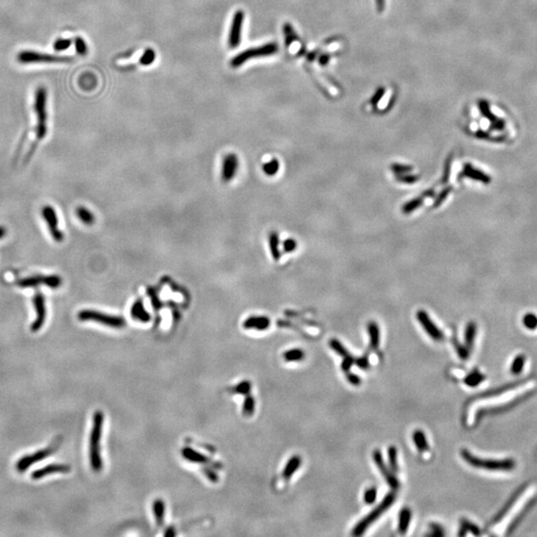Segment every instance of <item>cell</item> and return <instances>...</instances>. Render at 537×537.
<instances>
[{"instance_id": "1", "label": "cell", "mask_w": 537, "mask_h": 537, "mask_svg": "<svg viewBox=\"0 0 537 537\" xmlns=\"http://www.w3.org/2000/svg\"><path fill=\"white\" fill-rule=\"evenodd\" d=\"M537 485L531 484L526 486L519 494L513 499L511 506L503 512L492 525V530L498 534L504 535L508 531L509 527L514 522L516 517L523 512L531 500L536 496Z\"/></svg>"}, {"instance_id": "2", "label": "cell", "mask_w": 537, "mask_h": 537, "mask_svg": "<svg viewBox=\"0 0 537 537\" xmlns=\"http://www.w3.org/2000/svg\"><path fill=\"white\" fill-rule=\"evenodd\" d=\"M104 416L102 411H97L93 416V427L90 436V463L95 472H100L102 469L101 457V439Z\"/></svg>"}, {"instance_id": "3", "label": "cell", "mask_w": 537, "mask_h": 537, "mask_svg": "<svg viewBox=\"0 0 537 537\" xmlns=\"http://www.w3.org/2000/svg\"><path fill=\"white\" fill-rule=\"evenodd\" d=\"M34 112L36 114L37 126L35 129L36 142L43 139L47 134V91L44 87H39L35 93Z\"/></svg>"}, {"instance_id": "4", "label": "cell", "mask_w": 537, "mask_h": 537, "mask_svg": "<svg viewBox=\"0 0 537 537\" xmlns=\"http://www.w3.org/2000/svg\"><path fill=\"white\" fill-rule=\"evenodd\" d=\"M78 319L82 321H96L109 328L122 329L126 326L124 317L119 315L108 314L94 309H83L78 313Z\"/></svg>"}, {"instance_id": "5", "label": "cell", "mask_w": 537, "mask_h": 537, "mask_svg": "<svg viewBox=\"0 0 537 537\" xmlns=\"http://www.w3.org/2000/svg\"><path fill=\"white\" fill-rule=\"evenodd\" d=\"M461 457L468 463L475 468L484 469L487 471H511L515 463L513 460H484L481 458H477L473 456L470 452L467 450L461 451Z\"/></svg>"}, {"instance_id": "6", "label": "cell", "mask_w": 537, "mask_h": 537, "mask_svg": "<svg viewBox=\"0 0 537 537\" xmlns=\"http://www.w3.org/2000/svg\"><path fill=\"white\" fill-rule=\"evenodd\" d=\"M278 51H279V46L277 45V43H275V42L267 43V44H265L263 46L256 47V48H251V49L245 50V51L238 54L237 56H235L231 60L230 65L233 68H239L240 66H242L244 63H246L247 61H249L251 59L272 56V55L277 54Z\"/></svg>"}, {"instance_id": "7", "label": "cell", "mask_w": 537, "mask_h": 537, "mask_svg": "<svg viewBox=\"0 0 537 537\" xmlns=\"http://www.w3.org/2000/svg\"><path fill=\"white\" fill-rule=\"evenodd\" d=\"M62 440H63L62 437L59 436L52 442V444L49 447H47V448H45L43 450H39V451L35 452L34 454L27 455V456L22 457L20 460L16 462L15 469L17 470V472L23 473V472L27 471L33 463L38 462L40 460H45L47 457L51 456L58 450V448L62 444Z\"/></svg>"}, {"instance_id": "8", "label": "cell", "mask_w": 537, "mask_h": 537, "mask_svg": "<svg viewBox=\"0 0 537 537\" xmlns=\"http://www.w3.org/2000/svg\"><path fill=\"white\" fill-rule=\"evenodd\" d=\"M394 500H395V494L392 492L388 493L384 497L383 502L377 508H375L367 516H365L358 524H356V526L354 527L352 531V534L355 536L363 534L366 531V529L392 506Z\"/></svg>"}, {"instance_id": "9", "label": "cell", "mask_w": 537, "mask_h": 537, "mask_svg": "<svg viewBox=\"0 0 537 537\" xmlns=\"http://www.w3.org/2000/svg\"><path fill=\"white\" fill-rule=\"evenodd\" d=\"M17 60L21 64H54L70 62L71 58L36 51H21L17 55Z\"/></svg>"}, {"instance_id": "10", "label": "cell", "mask_w": 537, "mask_h": 537, "mask_svg": "<svg viewBox=\"0 0 537 537\" xmlns=\"http://www.w3.org/2000/svg\"><path fill=\"white\" fill-rule=\"evenodd\" d=\"M39 284H45L52 289H57L62 284V279L61 277L57 275H51V276L36 275L32 277H27L25 279L17 281V285L21 288H34Z\"/></svg>"}, {"instance_id": "11", "label": "cell", "mask_w": 537, "mask_h": 537, "mask_svg": "<svg viewBox=\"0 0 537 537\" xmlns=\"http://www.w3.org/2000/svg\"><path fill=\"white\" fill-rule=\"evenodd\" d=\"M33 303L37 315L34 323L31 325L30 330L32 333H37L42 329L46 320V307L44 296L41 293L37 292L33 298Z\"/></svg>"}, {"instance_id": "12", "label": "cell", "mask_w": 537, "mask_h": 537, "mask_svg": "<svg viewBox=\"0 0 537 537\" xmlns=\"http://www.w3.org/2000/svg\"><path fill=\"white\" fill-rule=\"evenodd\" d=\"M244 12L242 10L236 11L234 14L232 25H231L230 34H229V46L230 48H237L241 44L242 39V28L244 22Z\"/></svg>"}, {"instance_id": "13", "label": "cell", "mask_w": 537, "mask_h": 537, "mask_svg": "<svg viewBox=\"0 0 537 537\" xmlns=\"http://www.w3.org/2000/svg\"><path fill=\"white\" fill-rule=\"evenodd\" d=\"M42 215L49 226L52 238L57 242H62L64 240V234L58 229V217L54 208L51 206H44L42 209Z\"/></svg>"}, {"instance_id": "14", "label": "cell", "mask_w": 537, "mask_h": 537, "mask_svg": "<svg viewBox=\"0 0 537 537\" xmlns=\"http://www.w3.org/2000/svg\"><path fill=\"white\" fill-rule=\"evenodd\" d=\"M417 319L421 324V326L424 328L426 333H428L436 341H441L444 338V334L441 332V330L433 323V320L430 318L428 313L425 310H418L417 311Z\"/></svg>"}, {"instance_id": "15", "label": "cell", "mask_w": 537, "mask_h": 537, "mask_svg": "<svg viewBox=\"0 0 537 537\" xmlns=\"http://www.w3.org/2000/svg\"><path fill=\"white\" fill-rule=\"evenodd\" d=\"M239 166V160L235 154L225 155L222 161L221 167V178L223 182H230L235 177Z\"/></svg>"}, {"instance_id": "16", "label": "cell", "mask_w": 537, "mask_h": 537, "mask_svg": "<svg viewBox=\"0 0 537 537\" xmlns=\"http://www.w3.org/2000/svg\"><path fill=\"white\" fill-rule=\"evenodd\" d=\"M71 471V467L69 464H63V463H52L49 466H46L42 469L36 470L32 473L31 479L37 481L40 479H43L47 476H50L53 474H67Z\"/></svg>"}, {"instance_id": "17", "label": "cell", "mask_w": 537, "mask_h": 537, "mask_svg": "<svg viewBox=\"0 0 537 537\" xmlns=\"http://www.w3.org/2000/svg\"><path fill=\"white\" fill-rule=\"evenodd\" d=\"M373 460L376 462V464H377L379 471L381 472V474L383 475V477L385 478V481L387 482V484L391 486L393 489L398 488V487H399V482H398V480L396 479V477L392 474V472H391V471L387 468V466L385 464L380 451L376 450V451L373 453Z\"/></svg>"}, {"instance_id": "18", "label": "cell", "mask_w": 537, "mask_h": 537, "mask_svg": "<svg viewBox=\"0 0 537 537\" xmlns=\"http://www.w3.org/2000/svg\"><path fill=\"white\" fill-rule=\"evenodd\" d=\"M271 326V320L265 315H251L243 323V328L246 330H254L257 332H264Z\"/></svg>"}, {"instance_id": "19", "label": "cell", "mask_w": 537, "mask_h": 537, "mask_svg": "<svg viewBox=\"0 0 537 537\" xmlns=\"http://www.w3.org/2000/svg\"><path fill=\"white\" fill-rule=\"evenodd\" d=\"M479 109H480L481 114L490 122V129L503 130L505 128L506 122L504 120H502V119H498L497 117H495L491 113L488 102H486V101H484V100L480 101L479 102Z\"/></svg>"}, {"instance_id": "20", "label": "cell", "mask_w": 537, "mask_h": 537, "mask_svg": "<svg viewBox=\"0 0 537 537\" xmlns=\"http://www.w3.org/2000/svg\"><path fill=\"white\" fill-rule=\"evenodd\" d=\"M460 177H468V178L473 179V180H476V181H480V182L485 183V184H488L491 181L490 176H488L486 173L483 172L482 170L475 168L471 163H466L463 165L462 170H461V172L459 175V178H460Z\"/></svg>"}, {"instance_id": "21", "label": "cell", "mask_w": 537, "mask_h": 537, "mask_svg": "<svg viewBox=\"0 0 537 537\" xmlns=\"http://www.w3.org/2000/svg\"><path fill=\"white\" fill-rule=\"evenodd\" d=\"M130 315L133 319L138 320L144 324L149 323L152 318L150 312L146 309L141 300H137L132 304L131 308H130Z\"/></svg>"}, {"instance_id": "22", "label": "cell", "mask_w": 537, "mask_h": 537, "mask_svg": "<svg viewBox=\"0 0 537 537\" xmlns=\"http://www.w3.org/2000/svg\"><path fill=\"white\" fill-rule=\"evenodd\" d=\"M181 456L184 460L189 461V462H192V463H201V464H205L207 462H209V459L208 457H206L205 455H203L202 453L192 449V448H189V447H185V448H182L181 449Z\"/></svg>"}, {"instance_id": "23", "label": "cell", "mask_w": 537, "mask_h": 537, "mask_svg": "<svg viewBox=\"0 0 537 537\" xmlns=\"http://www.w3.org/2000/svg\"><path fill=\"white\" fill-rule=\"evenodd\" d=\"M302 463V459L300 456H293L289 461L287 462L283 471H282V477L285 480H289L293 477V475L299 470Z\"/></svg>"}, {"instance_id": "24", "label": "cell", "mask_w": 537, "mask_h": 537, "mask_svg": "<svg viewBox=\"0 0 537 537\" xmlns=\"http://www.w3.org/2000/svg\"><path fill=\"white\" fill-rule=\"evenodd\" d=\"M269 246L271 254L275 259V261H279L281 254L280 250V237L277 232H271L269 234Z\"/></svg>"}, {"instance_id": "25", "label": "cell", "mask_w": 537, "mask_h": 537, "mask_svg": "<svg viewBox=\"0 0 537 537\" xmlns=\"http://www.w3.org/2000/svg\"><path fill=\"white\" fill-rule=\"evenodd\" d=\"M154 518L157 526H162L164 522V512H165V504L162 499L157 498L153 505Z\"/></svg>"}, {"instance_id": "26", "label": "cell", "mask_w": 537, "mask_h": 537, "mask_svg": "<svg viewBox=\"0 0 537 537\" xmlns=\"http://www.w3.org/2000/svg\"><path fill=\"white\" fill-rule=\"evenodd\" d=\"M368 333L370 337V346L372 349H377L380 341V331L379 327L375 321H370L368 324Z\"/></svg>"}, {"instance_id": "27", "label": "cell", "mask_w": 537, "mask_h": 537, "mask_svg": "<svg viewBox=\"0 0 537 537\" xmlns=\"http://www.w3.org/2000/svg\"><path fill=\"white\" fill-rule=\"evenodd\" d=\"M282 32H283L285 47H290L291 45H293L294 42H297V41L300 40V38H299L298 34L296 33L294 27L291 25L290 23H284L283 24Z\"/></svg>"}, {"instance_id": "28", "label": "cell", "mask_w": 537, "mask_h": 537, "mask_svg": "<svg viewBox=\"0 0 537 537\" xmlns=\"http://www.w3.org/2000/svg\"><path fill=\"white\" fill-rule=\"evenodd\" d=\"M410 521H411V511L409 509L405 508L403 509L400 514H399V524H398V530L400 533L404 534L407 532L409 527Z\"/></svg>"}, {"instance_id": "29", "label": "cell", "mask_w": 537, "mask_h": 537, "mask_svg": "<svg viewBox=\"0 0 537 537\" xmlns=\"http://www.w3.org/2000/svg\"><path fill=\"white\" fill-rule=\"evenodd\" d=\"M76 215H77L78 218L86 225H92L95 222L94 214L89 209H87L86 207H83V206L78 207L77 209H76Z\"/></svg>"}, {"instance_id": "30", "label": "cell", "mask_w": 537, "mask_h": 537, "mask_svg": "<svg viewBox=\"0 0 537 537\" xmlns=\"http://www.w3.org/2000/svg\"><path fill=\"white\" fill-rule=\"evenodd\" d=\"M413 441L418 449L419 452H424L426 450H428V442H427V438L424 434L423 431L421 430H416L414 433H413Z\"/></svg>"}, {"instance_id": "31", "label": "cell", "mask_w": 537, "mask_h": 537, "mask_svg": "<svg viewBox=\"0 0 537 537\" xmlns=\"http://www.w3.org/2000/svg\"><path fill=\"white\" fill-rule=\"evenodd\" d=\"M280 169V162L278 159L276 158H273L269 161H267L264 165H263V171L266 175L268 176H274L278 173Z\"/></svg>"}, {"instance_id": "32", "label": "cell", "mask_w": 537, "mask_h": 537, "mask_svg": "<svg viewBox=\"0 0 537 537\" xmlns=\"http://www.w3.org/2000/svg\"><path fill=\"white\" fill-rule=\"evenodd\" d=\"M476 333H477V327H476V324L471 321L469 323V325L467 326V329H466V333H464V340H466V344L469 348H471L473 346V343H474V340H475V337H476Z\"/></svg>"}, {"instance_id": "33", "label": "cell", "mask_w": 537, "mask_h": 537, "mask_svg": "<svg viewBox=\"0 0 537 537\" xmlns=\"http://www.w3.org/2000/svg\"><path fill=\"white\" fill-rule=\"evenodd\" d=\"M282 357L285 361H289V362H291V361H300V360L305 358V352L302 349L294 348V349H290V350L283 352Z\"/></svg>"}, {"instance_id": "34", "label": "cell", "mask_w": 537, "mask_h": 537, "mask_svg": "<svg viewBox=\"0 0 537 537\" xmlns=\"http://www.w3.org/2000/svg\"><path fill=\"white\" fill-rule=\"evenodd\" d=\"M423 201H424L423 197H417V198H414V199L410 200V201L406 202L405 204L402 206V212L404 214H410V213L414 212L415 210H417L419 207H421L423 205Z\"/></svg>"}, {"instance_id": "35", "label": "cell", "mask_w": 537, "mask_h": 537, "mask_svg": "<svg viewBox=\"0 0 537 537\" xmlns=\"http://www.w3.org/2000/svg\"><path fill=\"white\" fill-rule=\"evenodd\" d=\"M255 407H256V403H255V399L250 396L249 394L247 395V397L245 398L244 400V404H243V414L244 416H252L255 412Z\"/></svg>"}, {"instance_id": "36", "label": "cell", "mask_w": 537, "mask_h": 537, "mask_svg": "<svg viewBox=\"0 0 537 537\" xmlns=\"http://www.w3.org/2000/svg\"><path fill=\"white\" fill-rule=\"evenodd\" d=\"M485 379V377L480 373V372H473L471 374H469L466 378H464V383L467 384L468 386H471V387H475L477 385L481 383L483 380Z\"/></svg>"}, {"instance_id": "37", "label": "cell", "mask_w": 537, "mask_h": 537, "mask_svg": "<svg viewBox=\"0 0 537 537\" xmlns=\"http://www.w3.org/2000/svg\"><path fill=\"white\" fill-rule=\"evenodd\" d=\"M388 460L390 468L393 472L398 471V462H397V450L395 447H389L388 448Z\"/></svg>"}, {"instance_id": "38", "label": "cell", "mask_w": 537, "mask_h": 537, "mask_svg": "<svg viewBox=\"0 0 537 537\" xmlns=\"http://www.w3.org/2000/svg\"><path fill=\"white\" fill-rule=\"evenodd\" d=\"M330 345H331V347L333 348V350H334L336 353H338L340 356H342L343 358L346 357V356H348V355H350V354L348 353V351L345 349V347H344V346H343V345H342L337 339H334V338L332 339V340L330 341Z\"/></svg>"}, {"instance_id": "39", "label": "cell", "mask_w": 537, "mask_h": 537, "mask_svg": "<svg viewBox=\"0 0 537 537\" xmlns=\"http://www.w3.org/2000/svg\"><path fill=\"white\" fill-rule=\"evenodd\" d=\"M377 497V490L375 487H369L364 491L363 494V500L367 505H372L375 503Z\"/></svg>"}, {"instance_id": "40", "label": "cell", "mask_w": 537, "mask_h": 537, "mask_svg": "<svg viewBox=\"0 0 537 537\" xmlns=\"http://www.w3.org/2000/svg\"><path fill=\"white\" fill-rule=\"evenodd\" d=\"M155 60V53H154L153 49H147L146 52L142 54V56L140 57V60H139V63L144 66H149L151 64H153Z\"/></svg>"}, {"instance_id": "41", "label": "cell", "mask_w": 537, "mask_h": 537, "mask_svg": "<svg viewBox=\"0 0 537 537\" xmlns=\"http://www.w3.org/2000/svg\"><path fill=\"white\" fill-rule=\"evenodd\" d=\"M251 388H252V385L251 382L248 381V380H244L242 381L241 383L237 384L234 388V391L238 394H242V395H248L250 394V391H251Z\"/></svg>"}, {"instance_id": "42", "label": "cell", "mask_w": 537, "mask_h": 537, "mask_svg": "<svg viewBox=\"0 0 537 537\" xmlns=\"http://www.w3.org/2000/svg\"><path fill=\"white\" fill-rule=\"evenodd\" d=\"M523 325L528 330H535L537 328V316L534 313H526L523 316Z\"/></svg>"}, {"instance_id": "43", "label": "cell", "mask_w": 537, "mask_h": 537, "mask_svg": "<svg viewBox=\"0 0 537 537\" xmlns=\"http://www.w3.org/2000/svg\"><path fill=\"white\" fill-rule=\"evenodd\" d=\"M391 170L396 174H404V173H408L411 172L413 167L410 166V165H405V164H400V163H393L391 165Z\"/></svg>"}, {"instance_id": "44", "label": "cell", "mask_w": 537, "mask_h": 537, "mask_svg": "<svg viewBox=\"0 0 537 537\" xmlns=\"http://www.w3.org/2000/svg\"><path fill=\"white\" fill-rule=\"evenodd\" d=\"M72 44V40L70 39H65V38H60L58 39L57 41H55L54 43V50L57 52L63 51V50H66L68 49Z\"/></svg>"}, {"instance_id": "45", "label": "cell", "mask_w": 537, "mask_h": 537, "mask_svg": "<svg viewBox=\"0 0 537 537\" xmlns=\"http://www.w3.org/2000/svg\"><path fill=\"white\" fill-rule=\"evenodd\" d=\"M396 180L402 183H406V184H413L419 180V176L415 174H409L408 172V173L396 175Z\"/></svg>"}, {"instance_id": "46", "label": "cell", "mask_w": 537, "mask_h": 537, "mask_svg": "<svg viewBox=\"0 0 537 537\" xmlns=\"http://www.w3.org/2000/svg\"><path fill=\"white\" fill-rule=\"evenodd\" d=\"M452 191V187L451 186H448L446 188H444L439 194L438 196L436 197L435 202H434V207H439L440 205L442 204L448 197V195L450 194V192Z\"/></svg>"}, {"instance_id": "47", "label": "cell", "mask_w": 537, "mask_h": 537, "mask_svg": "<svg viewBox=\"0 0 537 537\" xmlns=\"http://www.w3.org/2000/svg\"><path fill=\"white\" fill-rule=\"evenodd\" d=\"M298 247V243L296 240L289 238L282 242V251L284 253H292L294 252Z\"/></svg>"}, {"instance_id": "48", "label": "cell", "mask_w": 537, "mask_h": 537, "mask_svg": "<svg viewBox=\"0 0 537 537\" xmlns=\"http://www.w3.org/2000/svg\"><path fill=\"white\" fill-rule=\"evenodd\" d=\"M524 361L525 360H524V357L522 355L515 358L512 365V373H514V374L520 373L522 368H523V366H524Z\"/></svg>"}, {"instance_id": "49", "label": "cell", "mask_w": 537, "mask_h": 537, "mask_svg": "<svg viewBox=\"0 0 537 537\" xmlns=\"http://www.w3.org/2000/svg\"><path fill=\"white\" fill-rule=\"evenodd\" d=\"M75 47H76V51L78 54L84 56L88 53V47H87V44L86 42L84 41L83 38L81 37H77L76 40H75Z\"/></svg>"}, {"instance_id": "50", "label": "cell", "mask_w": 537, "mask_h": 537, "mask_svg": "<svg viewBox=\"0 0 537 537\" xmlns=\"http://www.w3.org/2000/svg\"><path fill=\"white\" fill-rule=\"evenodd\" d=\"M451 166H452V155H450L447 160H446V163H445V169H444V173H443V177H442V183L443 184H446L449 180L450 177V173H451Z\"/></svg>"}, {"instance_id": "51", "label": "cell", "mask_w": 537, "mask_h": 537, "mask_svg": "<svg viewBox=\"0 0 537 537\" xmlns=\"http://www.w3.org/2000/svg\"><path fill=\"white\" fill-rule=\"evenodd\" d=\"M148 294H149V296L151 298V301H152V304L154 306V309H156V310L159 309L161 307V303H160V301L158 299V296H157L156 292L154 290H149Z\"/></svg>"}, {"instance_id": "52", "label": "cell", "mask_w": 537, "mask_h": 537, "mask_svg": "<svg viewBox=\"0 0 537 537\" xmlns=\"http://www.w3.org/2000/svg\"><path fill=\"white\" fill-rule=\"evenodd\" d=\"M354 361H355L354 358L352 357L351 355H348V356L344 357V359H343V362H342V364H341L342 369H343L344 371H348V370L350 369V367L352 366V364L354 363Z\"/></svg>"}, {"instance_id": "53", "label": "cell", "mask_w": 537, "mask_h": 537, "mask_svg": "<svg viewBox=\"0 0 537 537\" xmlns=\"http://www.w3.org/2000/svg\"><path fill=\"white\" fill-rule=\"evenodd\" d=\"M462 528H463L464 530H470V531H472V532H473L474 534H476V535L480 533L479 528H478L476 525H474V524H472L471 522H468V521H462Z\"/></svg>"}, {"instance_id": "54", "label": "cell", "mask_w": 537, "mask_h": 537, "mask_svg": "<svg viewBox=\"0 0 537 537\" xmlns=\"http://www.w3.org/2000/svg\"><path fill=\"white\" fill-rule=\"evenodd\" d=\"M347 380L352 385H355V386L360 384V378L356 376L355 374H352V373H350V374L348 373L347 374Z\"/></svg>"}, {"instance_id": "55", "label": "cell", "mask_w": 537, "mask_h": 537, "mask_svg": "<svg viewBox=\"0 0 537 537\" xmlns=\"http://www.w3.org/2000/svg\"><path fill=\"white\" fill-rule=\"evenodd\" d=\"M457 351H458L459 356H460V358H462V359H466V358L469 356V352H468V350H467L464 347L460 346V345H458V346H457Z\"/></svg>"}, {"instance_id": "56", "label": "cell", "mask_w": 537, "mask_h": 537, "mask_svg": "<svg viewBox=\"0 0 537 537\" xmlns=\"http://www.w3.org/2000/svg\"><path fill=\"white\" fill-rule=\"evenodd\" d=\"M433 536H442L444 535V532L442 530V528L440 526H437V525H433V533H432Z\"/></svg>"}, {"instance_id": "57", "label": "cell", "mask_w": 537, "mask_h": 537, "mask_svg": "<svg viewBox=\"0 0 537 537\" xmlns=\"http://www.w3.org/2000/svg\"><path fill=\"white\" fill-rule=\"evenodd\" d=\"M356 364L359 365L361 368H367L368 367V361L366 358H359L356 361Z\"/></svg>"}, {"instance_id": "58", "label": "cell", "mask_w": 537, "mask_h": 537, "mask_svg": "<svg viewBox=\"0 0 537 537\" xmlns=\"http://www.w3.org/2000/svg\"><path fill=\"white\" fill-rule=\"evenodd\" d=\"M375 3L378 11H383L386 5V0H375Z\"/></svg>"}, {"instance_id": "59", "label": "cell", "mask_w": 537, "mask_h": 537, "mask_svg": "<svg viewBox=\"0 0 537 537\" xmlns=\"http://www.w3.org/2000/svg\"><path fill=\"white\" fill-rule=\"evenodd\" d=\"M434 196H435V191H434V189H431V190L429 189V190H427V191H425V192L423 193V196H422V197H423V198H427V197H434Z\"/></svg>"}, {"instance_id": "60", "label": "cell", "mask_w": 537, "mask_h": 537, "mask_svg": "<svg viewBox=\"0 0 537 537\" xmlns=\"http://www.w3.org/2000/svg\"><path fill=\"white\" fill-rule=\"evenodd\" d=\"M6 235V229L3 226H0V239H2Z\"/></svg>"}]
</instances>
